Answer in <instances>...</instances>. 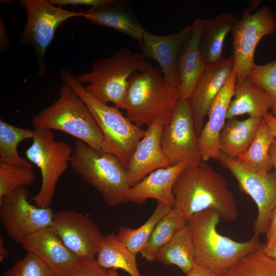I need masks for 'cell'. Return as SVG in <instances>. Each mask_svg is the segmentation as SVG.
<instances>
[{
	"instance_id": "obj_38",
	"label": "cell",
	"mask_w": 276,
	"mask_h": 276,
	"mask_svg": "<svg viewBox=\"0 0 276 276\" xmlns=\"http://www.w3.org/2000/svg\"><path fill=\"white\" fill-rule=\"evenodd\" d=\"M266 235V246L269 245L276 239V207L272 211L267 229L265 233Z\"/></svg>"
},
{
	"instance_id": "obj_28",
	"label": "cell",
	"mask_w": 276,
	"mask_h": 276,
	"mask_svg": "<svg viewBox=\"0 0 276 276\" xmlns=\"http://www.w3.org/2000/svg\"><path fill=\"white\" fill-rule=\"evenodd\" d=\"M187 224L181 211L173 207L156 224L147 243L140 252L142 257L149 262L155 261L158 251Z\"/></svg>"
},
{
	"instance_id": "obj_37",
	"label": "cell",
	"mask_w": 276,
	"mask_h": 276,
	"mask_svg": "<svg viewBox=\"0 0 276 276\" xmlns=\"http://www.w3.org/2000/svg\"><path fill=\"white\" fill-rule=\"evenodd\" d=\"M49 1L53 5L61 7L66 5L87 6L91 7V9H95L113 4L116 0H49Z\"/></svg>"
},
{
	"instance_id": "obj_11",
	"label": "cell",
	"mask_w": 276,
	"mask_h": 276,
	"mask_svg": "<svg viewBox=\"0 0 276 276\" xmlns=\"http://www.w3.org/2000/svg\"><path fill=\"white\" fill-rule=\"evenodd\" d=\"M27 187H19L0 200V220L8 236L22 244L35 232L51 226L54 212L29 203Z\"/></svg>"
},
{
	"instance_id": "obj_39",
	"label": "cell",
	"mask_w": 276,
	"mask_h": 276,
	"mask_svg": "<svg viewBox=\"0 0 276 276\" xmlns=\"http://www.w3.org/2000/svg\"><path fill=\"white\" fill-rule=\"evenodd\" d=\"M187 276H219L208 267L197 263Z\"/></svg>"
},
{
	"instance_id": "obj_7",
	"label": "cell",
	"mask_w": 276,
	"mask_h": 276,
	"mask_svg": "<svg viewBox=\"0 0 276 276\" xmlns=\"http://www.w3.org/2000/svg\"><path fill=\"white\" fill-rule=\"evenodd\" d=\"M59 75L88 107L109 143L113 154L127 169L130 157L146 130L136 126L125 117L115 106H109L90 95L71 72L62 70Z\"/></svg>"
},
{
	"instance_id": "obj_41",
	"label": "cell",
	"mask_w": 276,
	"mask_h": 276,
	"mask_svg": "<svg viewBox=\"0 0 276 276\" xmlns=\"http://www.w3.org/2000/svg\"><path fill=\"white\" fill-rule=\"evenodd\" d=\"M1 26H0V47H1V52H5L7 49L9 48V39L8 35L7 34L5 26L3 24V22L2 21V19H1Z\"/></svg>"
},
{
	"instance_id": "obj_8",
	"label": "cell",
	"mask_w": 276,
	"mask_h": 276,
	"mask_svg": "<svg viewBox=\"0 0 276 276\" xmlns=\"http://www.w3.org/2000/svg\"><path fill=\"white\" fill-rule=\"evenodd\" d=\"M34 129L32 144L26 155L40 170L42 181L38 193L32 200L37 206L47 208L52 203L59 179L70 166L74 149L70 144L55 140L52 130Z\"/></svg>"
},
{
	"instance_id": "obj_16",
	"label": "cell",
	"mask_w": 276,
	"mask_h": 276,
	"mask_svg": "<svg viewBox=\"0 0 276 276\" xmlns=\"http://www.w3.org/2000/svg\"><path fill=\"white\" fill-rule=\"evenodd\" d=\"M21 245L27 252L40 258L54 274L69 276L81 261L63 244L51 226L30 235Z\"/></svg>"
},
{
	"instance_id": "obj_19",
	"label": "cell",
	"mask_w": 276,
	"mask_h": 276,
	"mask_svg": "<svg viewBox=\"0 0 276 276\" xmlns=\"http://www.w3.org/2000/svg\"><path fill=\"white\" fill-rule=\"evenodd\" d=\"M233 66L234 58L232 55L220 64L206 68L188 99L198 137L203 127L208 110L228 78Z\"/></svg>"
},
{
	"instance_id": "obj_36",
	"label": "cell",
	"mask_w": 276,
	"mask_h": 276,
	"mask_svg": "<svg viewBox=\"0 0 276 276\" xmlns=\"http://www.w3.org/2000/svg\"><path fill=\"white\" fill-rule=\"evenodd\" d=\"M69 276H109L96 259L81 260Z\"/></svg>"
},
{
	"instance_id": "obj_12",
	"label": "cell",
	"mask_w": 276,
	"mask_h": 276,
	"mask_svg": "<svg viewBox=\"0 0 276 276\" xmlns=\"http://www.w3.org/2000/svg\"><path fill=\"white\" fill-rule=\"evenodd\" d=\"M160 144L171 166L179 163L195 166L202 161L188 99L178 100L170 122L163 128Z\"/></svg>"
},
{
	"instance_id": "obj_29",
	"label": "cell",
	"mask_w": 276,
	"mask_h": 276,
	"mask_svg": "<svg viewBox=\"0 0 276 276\" xmlns=\"http://www.w3.org/2000/svg\"><path fill=\"white\" fill-rule=\"evenodd\" d=\"M269 126L262 120L255 139L247 151L236 159L249 170L261 174L273 169L269 155L270 145L274 141Z\"/></svg>"
},
{
	"instance_id": "obj_21",
	"label": "cell",
	"mask_w": 276,
	"mask_h": 276,
	"mask_svg": "<svg viewBox=\"0 0 276 276\" xmlns=\"http://www.w3.org/2000/svg\"><path fill=\"white\" fill-rule=\"evenodd\" d=\"M187 166L179 163L152 172L140 182L132 186L129 192V200L142 204L149 199H154L172 207L175 198L172 192L173 184L179 173Z\"/></svg>"
},
{
	"instance_id": "obj_3",
	"label": "cell",
	"mask_w": 276,
	"mask_h": 276,
	"mask_svg": "<svg viewBox=\"0 0 276 276\" xmlns=\"http://www.w3.org/2000/svg\"><path fill=\"white\" fill-rule=\"evenodd\" d=\"M221 219L214 210L194 214L187 221L196 252L197 263L204 265L219 276H224L243 257L260 248L259 235L248 241L238 242L221 235L217 231Z\"/></svg>"
},
{
	"instance_id": "obj_32",
	"label": "cell",
	"mask_w": 276,
	"mask_h": 276,
	"mask_svg": "<svg viewBox=\"0 0 276 276\" xmlns=\"http://www.w3.org/2000/svg\"><path fill=\"white\" fill-rule=\"evenodd\" d=\"M265 246L241 258L224 276H276V261L266 255Z\"/></svg>"
},
{
	"instance_id": "obj_22",
	"label": "cell",
	"mask_w": 276,
	"mask_h": 276,
	"mask_svg": "<svg viewBox=\"0 0 276 276\" xmlns=\"http://www.w3.org/2000/svg\"><path fill=\"white\" fill-rule=\"evenodd\" d=\"M85 17L94 24L120 31L140 43L146 30L134 14L128 3L118 1L111 4L89 10Z\"/></svg>"
},
{
	"instance_id": "obj_35",
	"label": "cell",
	"mask_w": 276,
	"mask_h": 276,
	"mask_svg": "<svg viewBox=\"0 0 276 276\" xmlns=\"http://www.w3.org/2000/svg\"><path fill=\"white\" fill-rule=\"evenodd\" d=\"M54 272L38 257L27 252L4 272L3 276H53Z\"/></svg>"
},
{
	"instance_id": "obj_6",
	"label": "cell",
	"mask_w": 276,
	"mask_h": 276,
	"mask_svg": "<svg viewBox=\"0 0 276 276\" xmlns=\"http://www.w3.org/2000/svg\"><path fill=\"white\" fill-rule=\"evenodd\" d=\"M152 66L143 55L120 48L108 58L96 60L89 72L76 76L85 90L100 102L124 108L128 81L135 71Z\"/></svg>"
},
{
	"instance_id": "obj_9",
	"label": "cell",
	"mask_w": 276,
	"mask_h": 276,
	"mask_svg": "<svg viewBox=\"0 0 276 276\" xmlns=\"http://www.w3.org/2000/svg\"><path fill=\"white\" fill-rule=\"evenodd\" d=\"M19 3L27 14V20L18 41L21 44L31 46L35 51L38 75L43 78L47 70L45 52L57 29L66 20L77 16L85 17L86 14L64 9L53 5L49 0H20Z\"/></svg>"
},
{
	"instance_id": "obj_34",
	"label": "cell",
	"mask_w": 276,
	"mask_h": 276,
	"mask_svg": "<svg viewBox=\"0 0 276 276\" xmlns=\"http://www.w3.org/2000/svg\"><path fill=\"white\" fill-rule=\"evenodd\" d=\"M247 77L267 94L272 103L270 112L276 117V59L264 65L255 63Z\"/></svg>"
},
{
	"instance_id": "obj_30",
	"label": "cell",
	"mask_w": 276,
	"mask_h": 276,
	"mask_svg": "<svg viewBox=\"0 0 276 276\" xmlns=\"http://www.w3.org/2000/svg\"><path fill=\"white\" fill-rule=\"evenodd\" d=\"M34 129L17 127L0 119V162L33 168L31 163L21 157L17 151L19 144L33 139Z\"/></svg>"
},
{
	"instance_id": "obj_47",
	"label": "cell",
	"mask_w": 276,
	"mask_h": 276,
	"mask_svg": "<svg viewBox=\"0 0 276 276\" xmlns=\"http://www.w3.org/2000/svg\"><path fill=\"white\" fill-rule=\"evenodd\" d=\"M53 276H64V275H58V274H54L53 275Z\"/></svg>"
},
{
	"instance_id": "obj_45",
	"label": "cell",
	"mask_w": 276,
	"mask_h": 276,
	"mask_svg": "<svg viewBox=\"0 0 276 276\" xmlns=\"http://www.w3.org/2000/svg\"><path fill=\"white\" fill-rule=\"evenodd\" d=\"M250 2L249 7H247L250 13H252V10L257 8L260 3V1H253Z\"/></svg>"
},
{
	"instance_id": "obj_23",
	"label": "cell",
	"mask_w": 276,
	"mask_h": 276,
	"mask_svg": "<svg viewBox=\"0 0 276 276\" xmlns=\"http://www.w3.org/2000/svg\"><path fill=\"white\" fill-rule=\"evenodd\" d=\"M236 19L230 11L222 13L213 18L202 20L199 48L206 68L217 65L224 60V41Z\"/></svg>"
},
{
	"instance_id": "obj_2",
	"label": "cell",
	"mask_w": 276,
	"mask_h": 276,
	"mask_svg": "<svg viewBox=\"0 0 276 276\" xmlns=\"http://www.w3.org/2000/svg\"><path fill=\"white\" fill-rule=\"evenodd\" d=\"M180 99L178 88L165 80L160 68L151 66L130 77L125 98L126 118L136 126H148L161 118L170 122Z\"/></svg>"
},
{
	"instance_id": "obj_46",
	"label": "cell",
	"mask_w": 276,
	"mask_h": 276,
	"mask_svg": "<svg viewBox=\"0 0 276 276\" xmlns=\"http://www.w3.org/2000/svg\"><path fill=\"white\" fill-rule=\"evenodd\" d=\"M109 276H120L116 271V269H109L107 270Z\"/></svg>"
},
{
	"instance_id": "obj_25",
	"label": "cell",
	"mask_w": 276,
	"mask_h": 276,
	"mask_svg": "<svg viewBox=\"0 0 276 276\" xmlns=\"http://www.w3.org/2000/svg\"><path fill=\"white\" fill-rule=\"evenodd\" d=\"M234 96L227 111V119L244 114L262 118L272 109L271 101L267 94L248 77L237 84Z\"/></svg>"
},
{
	"instance_id": "obj_27",
	"label": "cell",
	"mask_w": 276,
	"mask_h": 276,
	"mask_svg": "<svg viewBox=\"0 0 276 276\" xmlns=\"http://www.w3.org/2000/svg\"><path fill=\"white\" fill-rule=\"evenodd\" d=\"M136 255L119 241L113 233L104 236L96 259L105 269H120L130 276H141L136 261Z\"/></svg>"
},
{
	"instance_id": "obj_1",
	"label": "cell",
	"mask_w": 276,
	"mask_h": 276,
	"mask_svg": "<svg viewBox=\"0 0 276 276\" xmlns=\"http://www.w3.org/2000/svg\"><path fill=\"white\" fill-rule=\"evenodd\" d=\"M173 207L179 209L188 221L194 214L214 210L223 220H235L237 201L223 177L205 161L187 165L177 177L172 188Z\"/></svg>"
},
{
	"instance_id": "obj_5",
	"label": "cell",
	"mask_w": 276,
	"mask_h": 276,
	"mask_svg": "<svg viewBox=\"0 0 276 276\" xmlns=\"http://www.w3.org/2000/svg\"><path fill=\"white\" fill-rule=\"evenodd\" d=\"M70 166L102 195L107 205L129 201L127 169L113 153L98 150L76 139Z\"/></svg>"
},
{
	"instance_id": "obj_20",
	"label": "cell",
	"mask_w": 276,
	"mask_h": 276,
	"mask_svg": "<svg viewBox=\"0 0 276 276\" xmlns=\"http://www.w3.org/2000/svg\"><path fill=\"white\" fill-rule=\"evenodd\" d=\"M202 20L196 18L191 25V33L182 45L177 59L180 99H188L206 69L199 48Z\"/></svg>"
},
{
	"instance_id": "obj_18",
	"label": "cell",
	"mask_w": 276,
	"mask_h": 276,
	"mask_svg": "<svg viewBox=\"0 0 276 276\" xmlns=\"http://www.w3.org/2000/svg\"><path fill=\"white\" fill-rule=\"evenodd\" d=\"M236 85L237 76L233 70L224 86L212 102L207 112L208 121L198 137L199 149L203 161L219 158V135L225 123L227 111Z\"/></svg>"
},
{
	"instance_id": "obj_42",
	"label": "cell",
	"mask_w": 276,
	"mask_h": 276,
	"mask_svg": "<svg viewBox=\"0 0 276 276\" xmlns=\"http://www.w3.org/2000/svg\"><path fill=\"white\" fill-rule=\"evenodd\" d=\"M269 155L271 164L276 173V138L270 146L269 149Z\"/></svg>"
},
{
	"instance_id": "obj_17",
	"label": "cell",
	"mask_w": 276,
	"mask_h": 276,
	"mask_svg": "<svg viewBox=\"0 0 276 276\" xmlns=\"http://www.w3.org/2000/svg\"><path fill=\"white\" fill-rule=\"evenodd\" d=\"M165 125L162 119H156L148 126L144 136L137 144L127 168L131 186L139 183L155 170L171 166L160 144Z\"/></svg>"
},
{
	"instance_id": "obj_13",
	"label": "cell",
	"mask_w": 276,
	"mask_h": 276,
	"mask_svg": "<svg viewBox=\"0 0 276 276\" xmlns=\"http://www.w3.org/2000/svg\"><path fill=\"white\" fill-rule=\"evenodd\" d=\"M218 160L237 180L240 190L249 195L257 205L254 235L265 234L271 213L276 207L275 172L273 171L265 174L253 172L236 158L228 157L221 152Z\"/></svg>"
},
{
	"instance_id": "obj_44",
	"label": "cell",
	"mask_w": 276,
	"mask_h": 276,
	"mask_svg": "<svg viewBox=\"0 0 276 276\" xmlns=\"http://www.w3.org/2000/svg\"><path fill=\"white\" fill-rule=\"evenodd\" d=\"M9 255V251L5 246L4 239L2 234H0V262H3Z\"/></svg>"
},
{
	"instance_id": "obj_26",
	"label": "cell",
	"mask_w": 276,
	"mask_h": 276,
	"mask_svg": "<svg viewBox=\"0 0 276 276\" xmlns=\"http://www.w3.org/2000/svg\"><path fill=\"white\" fill-rule=\"evenodd\" d=\"M156 260L167 265H175L186 274L197 264L193 239L187 224L158 252Z\"/></svg>"
},
{
	"instance_id": "obj_14",
	"label": "cell",
	"mask_w": 276,
	"mask_h": 276,
	"mask_svg": "<svg viewBox=\"0 0 276 276\" xmlns=\"http://www.w3.org/2000/svg\"><path fill=\"white\" fill-rule=\"evenodd\" d=\"M51 227L81 260L95 259L104 237L90 219L71 210L54 213Z\"/></svg>"
},
{
	"instance_id": "obj_10",
	"label": "cell",
	"mask_w": 276,
	"mask_h": 276,
	"mask_svg": "<svg viewBox=\"0 0 276 276\" xmlns=\"http://www.w3.org/2000/svg\"><path fill=\"white\" fill-rule=\"evenodd\" d=\"M276 21L270 8L263 6L254 14L244 8L241 19H236L232 29L233 34V70L237 84L245 79L255 64L256 48L262 38L273 34Z\"/></svg>"
},
{
	"instance_id": "obj_40",
	"label": "cell",
	"mask_w": 276,
	"mask_h": 276,
	"mask_svg": "<svg viewBox=\"0 0 276 276\" xmlns=\"http://www.w3.org/2000/svg\"><path fill=\"white\" fill-rule=\"evenodd\" d=\"M262 120L270 128L274 138H276V117L268 112L263 116Z\"/></svg>"
},
{
	"instance_id": "obj_31",
	"label": "cell",
	"mask_w": 276,
	"mask_h": 276,
	"mask_svg": "<svg viewBox=\"0 0 276 276\" xmlns=\"http://www.w3.org/2000/svg\"><path fill=\"white\" fill-rule=\"evenodd\" d=\"M172 208L170 205L157 202L154 212L143 225L136 229L121 226L117 238L132 252L137 255L147 243L157 223Z\"/></svg>"
},
{
	"instance_id": "obj_4",
	"label": "cell",
	"mask_w": 276,
	"mask_h": 276,
	"mask_svg": "<svg viewBox=\"0 0 276 276\" xmlns=\"http://www.w3.org/2000/svg\"><path fill=\"white\" fill-rule=\"evenodd\" d=\"M31 123L34 129L60 130L98 150L113 153L94 115L68 84L63 83L58 99L34 115Z\"/></svg>"
},
{
	"instance_id": "obj_24",
	"label": "cell",
	"mask_w": 276,
	"mask_h": 276,
	"mask_svg": "<svg viewBox=\"0 0 276 276\" xmlns=\"http://www.w3.org/2000/svg\"><path fill=\"white\" fill-rule=\"evenodd\" d=\"M262 120L254 117L244 120L236 117L228 119L219 135L220 152L232 158L245 153L255 139Z\"/></svg>"
},
{
	"instance_id": "obj_43",
	"label": "cell",
	"mask_w": 276,
	"mask_h": 276,
	"mask_svg": "<svg viewBox=\"0 0 276 276\" xmlns=\"http://www.w3.org/2000/svg\"><path fill=\"white\" fill-rule=\"evenodd\" d=\"M264 251L267 256L276 261V239L269 245L265 244Z\"/></svg>"
},
{
	"instance_id": "obj_15",
	"label": "cell",
	"mask_w": 276,
	"mask_h": 276,
	"mask_svg": "<svg viewBox=\"0 0 276 276\" xmlns=\"http://www.w3.org/2000/svg\"><path fill=\"white\" fill-rule=\"evenodd\" d=\"M191 31V25L186 26L178 32L166 35H157L146 31L140 43L141 53L144 57L158 62L165 80L178 89L179 86L177 71L178 55Z\"/></svg>"
},
{
	"instance_id": "obj_33",
	"label": "cell",
	"mask_w": 276,
	"mask_h": 276,
	"mask_svg": "<svg viewBox=\"0 0 276 276\" xmlns=\"http://www.w3.org/2000/svg\"><path fill=\"white\" fill-rule=\"evenodd\" d=\"M33 169L0 162V200L16 189L32 185Z\"/></svg>"
}]
</instances>
